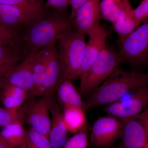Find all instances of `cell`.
Wrapping results in <instances>:
<instances>
[{
	"label": "cell",
	"mask_w": 148,
	"mask_h": 148,
	"mask_svg": "<svg viewBox=\"0 0 148 148\" xmlns=\"http://www.w3.org/2000/svg\"><path fill=\"white\" fill-rule=\"evenodd\" d=\"M75 27L73 19L66 12L54 10L46 14L25 29L21 42L25 56L46 47Z\"/></svg>",
	"instance_id": "obj_1"
},
{
	"label": "cell",
	"mask_w": 148,
	"mask_h": 148,
	"mask_svg": "<svg viewBox=\"0 0 148 148\" xmlns=\"http://www.w3.org/2000/svg\"><path fill=\"white\" fill-rule=\"evenodd\" d=\"M148 75L116 67L103 84L94 89L84 102L85 110L108 105L121 99L132 90L147 84Z\"/></svg>",
	"instance_id": "obj_2"
},
{
	"label": "cell",
	"mask_w": 148,
	"mask_h": 148,
	"mask_svg": "<svg viewBox=\"0 0 148 148\" xmlns=\"http://www.w3.org/2000/svg\"><path fill=\"white\" fill-rule=\"evenodd\" d=\"M85 35L75 28L65 33L58 40V56L64 67L66 79L80 77L86 43Z\"/></svg>",
	"instance_id": "obj_3"
},
{
	"label": "cell",
	"mask_w": 148,
	"mask_h": 148,
	"mask_svg": "<svg viewBox=\"0 0 148 148\" xmlns=\"http://www.w3.org/2000/svg\"><path fill=\"white\" fill-rule=\"evenodd\" d=\"M120 64L115 50L106 45L86 73L80 77L82 95L90 94Z\"/></svg>",
	"instance_id": "obj_4"
},
{
	"label": "cell",
	"mask_w": 148,
	"mask_h": 148,
	"mask_svg": "<svg viewBox=\"0 0 148 148\" xmlns=\"http://www.w3.org/2000/svg\"><path fill=\"white\" fill-rule=\"evenodd\" d=\"M117 54L121 63L144 64L148 57V23L137 28L124 39L119 41Z\"/></svg>",
	"instance_id": "obj_5"
},
{
	"label": "cell",
	"mask_w": 148,
	"mask_h": 148,
	"mask_svg": "<svg viewBox=\"0 0 148 148\" xmlns=\"http://www.w3.org/2000/svg\"><path fill=\"white\" fill-rule=\"evenodd\" d=\"M48 98L40 96L28 100L18 111L22 124L27 122L32 129L48 138L51 128Z\"/></svg>",
	"instance_id": "obj_6"
},
{
	"label": "cell",
	"mask_w": 148,
	"mask_h": 148,
	"mask_svg": "<svg viewBox=\"0 0 148 148\" xmlns=\"http://www.w3.org/2000/svg\"><path fill=\"white\" fill-rule=\"evenodd\" d=\"M121 148H148V108L121 121Z\"/></svg>",
	"instance_id": "obj_7"
},
{
	"label": "cell",
	"mask_w": 148,
	"mask_h": 148,
	"mask_svg": "<svg viewBox=\"0 0 148 148\" xmlns=\"http://www.w3.org/2000/svg\"><path fill=\"white\" fill-rule=\"evenodd\" d=\"M134 92L126 99L108 104L104 108V111L108 115L121 121L140 114L147 107V85L136 88Z\"/></svg>",
	"instance_id": "obj_8"
},
{
	"label": "cell",
	"mask_w": 148,
	"mask_h": 148,
	"mask_svg": "<svg viewBox=\"0 0 148 148\" xmlns=\"http://www.w3.org/2000/svg\"><path fill=\"white\" fill-rule=\"evenodd\" d=\"M47 12L45 9L31 11L0 4V26L23 34L27 27L44 16Z\"/></svg>",
	"instance_id": "obj_9"
},
{
	"label": "cell",
	"mask_w": 148,
	"mask_h": 148,
	"mask_svg": "<svg viewBox=\"0 0 148 148\" xmlns=\"http://www.w3.org/2000/svg\"><path fill=\"white\" fill-rule=\"evenodd\" d=\"M45 48L46 64L42 96L49 98L55 95L59 86L66 78L64 67L58 56L56 43Z\"/></svg>",
	"instance_id": "obj_10"
},
{
	"label": "cell",
	"mask_w": 148,
	"mask_h": 148,
	"mask_svg": "<svg viewBox=\"0 0 148 148\" xmlns=\"http://www.w3.org/2000/svg\"><path fill=\"white\" fill-rule=\"evenodd\" d=\"M122 122L108 115L101 117L92 126L90 142L96 147L108 148L112 145L121 134Z\"/></svg>",
	"instance_id": "obj_11"
},
{
	"label": "cell",
	"mask_w": 148,
	"mask_h": 148,
	"mask_svg": "<svg viewBox=\"0 0 148 148\" xmlns=\"http://www.w3.org/2000/svg\"><path fill=\"white\" fill-rule=\"evenodd\" d=\"M35 53V51L29 53L3 76L0 84V90L4 85H12L27 90L29 95L31 93L34 88L32 66Z\"/></svg>",
	"instance_id": "obj_12"
},
{
	"label": "cell",
	"mask_w": 148,
	"mask_h": 148,
	"mask_svg": "<svg viewBox=\"0 0 148 148\" xmlns=\"http://www.w3.org/2000/svg\"><path fill=\"white\" fill-rule=\"evenodd\" d=\"M101 0H87L77 9L74 16L75 27L85 35L92 34L100 26Z\"/></svg>",
	"instance_id": "obj_13"
},
{
	"label": "cell",
	"mask_w": 148,
	"mask_h": 148,
	"mask_svg": "<svg viewBox=\"0 0 148 148\" xmlns=\"http://www.w3.org/2000/svg\"><path fill=\"white\" fill-rule=\"evenodd\" d=\"M49 112L51 114V128L49 139L53 148H64L69 140L63 112L55 95L48 98Z\"/></svg>",
	"instance_id": "obj_14"
},
{
	"label": "cell",
	"mask_w": 148,
	"mask_h": 148,
	"mask_svg": "<svg viewBox=\"0 0 148 148\" xmlns=\"http://www.w3.org/2000/svg\"><path fill=\"white\" fill-rule=\"evenodd\" d=\"M107 36L106 29L101 25L96 32L89 35V40L85 48L80 77L86 73L106 46Z\"/></svg>",
	"instance_id": "obj_15"
},
{
	"label": "cell",
	"mask_w": 148,
	"mask_h": 148,
	"mask_svg": "<svg viewBox=\"0 0 148 148\" xmlns=\"http://www.w3.org/2000/svg\"><path fill=\"white\" fill-rule=\"evenodd\" d=\"M133 10L129 0H123L121 11L116 21L113 24L119 41L124 39L139 26L133 17Z\"/></svg>",
	"instance_id": "obj_16"
},
{
	"label": "cell",
	"mask_w": 148,
	"mask_h": 148,
	"mask_svg": "<svg viewBox=\"0 0 148 148\" xmlns=\"http://www.w3.org/2000/svg\"><path fill=\"white\" fill-rule=\"evenodd\" d=\"M29 92L27 90L12 85H4L0 90V99L4 108L17 112L27 101Z\"/></svg>",
	"instance_id": "obj_17"
},
{
	"label": "cell",
	"mask_w": 148,
	"mask_h": 148,
	"mask_svg": "<svg viewBox=\"0 0 148 148\" xmlns=\"http://www.w3.org/2000/svg\"><path fill=\"white\" fill-rule=\"evenodd\" d=\"M46 64L45 48L35 51L32 66V78L34 82L33 90L27 100L42 96V90Z\"/></svg>",
	"instance_id": "obj_18"
},
{
	"label": "cell",
	"mask_w": 148,
	"mask_h": 148,
	"mask_svg": "<svg viewBox=\"0 0 148 148\" xmlns=\"http://www.w3.org/2000/svg\"><path fill=\"white\" fill-rule=\"evenodd\" d=\"M55 94L59 105H61L63 107L73 106L80 107L85 110V103L82 100V95L71 79H66L64 80L59 86Z\"/></svg>",
	"instance_id": "obj_19"
},
{
	"label": "cell",
	"mask_w": 148,
	"mask_h": 148,
	"mask_svg": "<svg viewBox=\"0 0 148 148\" xmlns=\"http://www.w3.org/2000/svg\"><path fill=\"white\" fill-rule=\"evenodd\" d=\"M63 119L66 129L72 134H77L84 129H88L86 111L80 107L73 106L63 107Z\"/></svg>",
	"instance_id": "obj_20"
},
{
	"label": "cell",
	"mask_w": 148,
	"mask_h": 148,
	"mask_svg": "<svg viewBox=\"0 0 148 148\" xmlns=\"http://www.w3.org/2000/svg\"><path fill=\"white\" fill-rule=\"evenodd\" d=\"M25 56L21 42L15 45H0V74L2 77Z\"/></svg>",
	"instance_id": "obj_21"
},
{
	"label": "cell",
	"mask_w": 148,
	"mask_h": 148,
	"mask_svg": "<svg viewBox=\"0 0 148 148\" xmlns=\"http://www.w3.org/2000/svg\"><path fill=\"white\" fill-rule=\"evenodd\" d=\"M21 122L14 123L3 127L0 134L11 148H27V131Z\"/></svg>",
	"instance_id": "obj_22"
},
{
	"label": "cell",
	"mask_w": 148,
	"mask_h": 148,
	"mask_svg": "<svg viewBox=\"0 0 148 148\" xmlns=\"http://www.w3.org/2000/svg\"><path fill=\"white\" fill-rule=\"evenodd\" d=\"M123 0H102L100 3L101 17L113 24L119 15Z\"/></svg>",
	"instance_id": "obj_23"
},
{
	"label": "cell",
	"mask_w": 148,
	"mask_h": 148,
	"mask_svg": "<svg viewBox=\"0 0 148 148\" xmlns=\"http://www.w3.org/2000/svg\"><path fill=\"white\" fill-rule=\"evenodd\" d=\"M27 148H53L49 139L32 128L27 131Z\"/></svg>",
	"instance_id": "obj_24"
},
{
	"label": "cell",
	"mask_w": 148,
	"mask_h": 148,
	"mask_svg": "<svg viewBox=\"0 0 148 148\" xmlns=\"http://www.w3.org/2000/svg\"><path fill=\"white\" fill-rule=\"evenodd\" d=\"M0 4L14 6L31 11L45 9L43 0H0Z\"/></svg>",
	"instance_id": "obj_25"
},
{
	"label": "cell",
	"mask_w": 148,
	"mask_h": 148,
	"mask_svg": "<svg viewBox=\"0 0 148 148\" xmlns=\"http://www.w3.org/2000/svg\"><path fill=\"white\" fill-rule=\"evenodd\" d=\"M22 34L0 26V45H15L21 42Z\"/></svg>",
	"instance_id": "obj_26"
},
{
	"label": "cell",
	"mask_w": 148,
	"mask_h": 148,
	"mask_svg": "<svg viewBox=\"0 0 148 148\" xmlns=\"http://www.w3.org/2000/svg\"><path fill=\"white\" fill-rule=\"evenodd\" d=\"M88 144L87 129H84L69 138L64 148H87Z\"/></svg>",
	"instance_id": "obj_27"
},
{
	"label": "cell",
	"mask_w": 148,
	"mask_h": 148,
	"mask_svg": "<svg viewBox=\"0 0 148 148\" xmlns=\"http://www.w3.org/2000/svg\"><path fill=\"white\" fill-rule=\"evenodd\" d=\"M16 122H21L18 111L13 112L5 108H0V127H5Z\"/></svg>",
	"instance_id": "obj_28"
},
{
	"label": "cell",
	"mask_w": 148,
	"mask_h": 148,
	"mask_svg": "<svg viewBox=\"0 0 148 148\" xmlns=\"http://www.w3.org/2000/svg\"><path fill=\"white\" fill-rule=\"evenodd\" d=\"M133 17L138 25L148 23V0H143L138 7L133 9Z\"/></svg>",
	"instance_id": "obj_29"
},
{
	"label": "cell",
	"mask_w": 148,
	"mask_h": 148,
	"mask_svg": "<svg viewBox=\"0 0 148 148\" xmlns=\"http://www.w3.org/2000/svg\"><path fill=\"white\" fill-rule=\"evenodd\" d=\"M69 5V0H47L45 5V8L53 9L61 12H66Z\"/></svg>",
	"instance_id": "obj_30"
},
{
	"label": "cell",
	"mask_w": 148,
	"mask_h": 148,
	"mask_svg": "<svg viewBox=\"0 0 148 148\" xmlns=\"http://www.w3.org/2000/svg\"><path fill=\"white\" fill-rule=\"evenodd\" d=\"M87 1V0H69L70 5L71 7V12L70 15L72 18L73 19L75 13L77 9Z\"/></svg>",
	"instance_id": "obj_31"
},
{
	"label": "cell",
	"mask_w": 148,
	"mask_h": 148,
	"mask_svg": "<svg viewBox=\"0 0 148 148\" xmlns=\"http://www.w3.org/2000/svg\"><path fill=\"white\" fill-rule=\"evenodd\" d=\"M0 148H11L1 134H0Z\"/></svg>",
	"instance_id": "obj_32"
},
{
	"label": "cell",
	"mask_w": 148,
	"mask_h": 148,
	"mask_svg": "<svg viewBox=\"0 0 148 148\" xmlns=\"http://www.w3.org/2000/svg\"><path fill=\"white\" fill-rule=\"evenodd\" d=\"M1 74H0V83H1Z\"/></svg>",
	"instance_id": "obj_33"
}]
</instances>
